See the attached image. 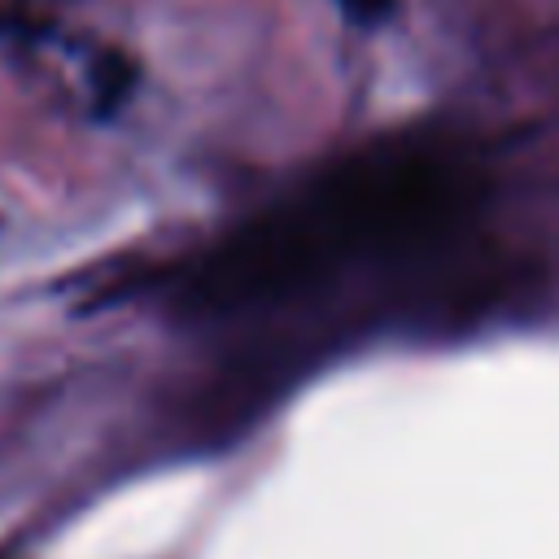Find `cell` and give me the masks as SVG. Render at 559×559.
Here are the masks:
<instances>
[{
    "label": "cell",
    "instance_id": "cell-1",
    "mask_svg": "<svg viewBox=\"0 0 559 559\" xmlns=\"http://www.w3.org/2000/svg\"><path fill=\"white\" fill-rule=\"evenodd\" d=\"M476 175L454 153L380 148L245 223L179 284L192 314H236L314 293L358 262L419 249L467 214Z\"/></svg>",
    "mask_w": 559,
    "mask_h": 559
},
{
    "label": "cell",
    "instance_id": "cell-2",
    "mask_svg": "<svg viewBox=\"0 0 559 559\" xmlns=\"http://www.w3.org/2000/svg\"><path fill=\"white\" fill-rule=\"evenodd\" d=\"M131 83H135V66H131L127 57L109 52V57L96 66V105H100V109L122 105L127 92H131Z\"/></svg>",
    "mask_w": 559,
    "mask_h": 559
},
{
    "label": "cell",
    "instance_id": "cell-3",
    "mask_svg": "<svg viewBox=\"0 0 559 559\" xmlns=\"http://www.w3.org/2000/svg\"><path fill=\"white\" fill-rule=\"evenodd\" d=\"M341 4V13L349 17V22H358V26H376V22H384L389 13H393V0H336Z\"/></svg>",
    "mask_w": 559,
    "mask_h": 559
}]
</instances>
